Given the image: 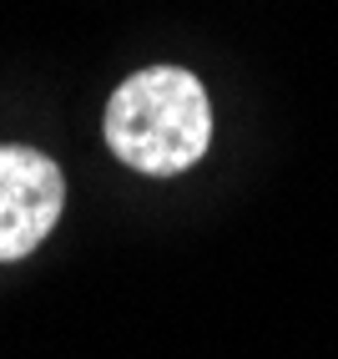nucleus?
Here are the masks:
<instances>
[{"label":"nucleus","instance_id":"f257e3e1","mask_svg":"<svg viewBox=\"0 0 338 359\" xmlns=\"http://www.w3.org/2000/svg\"><path fill=\"white\" fill-rule=\"evenodd\" d=\"M106 147L132 172L177 177L212 147V107L187 66H147L111 91Z\"/></svg>","mask_w":338,"mask_h":359},{"label":"nucleus","instance_id":"f03ea898","mask_svg":"<svg viewBox=\"0 0 338 359\" xmlns=\"http://www.w3.org/2000/svg\"><path fill=\"white\" fill-rule=\"evenodd\" d=\"M66 203L61 167L36 147H0V263L45 243Z\"/></svg>","mask_w":338,"mask_h":359}]
</instances>
